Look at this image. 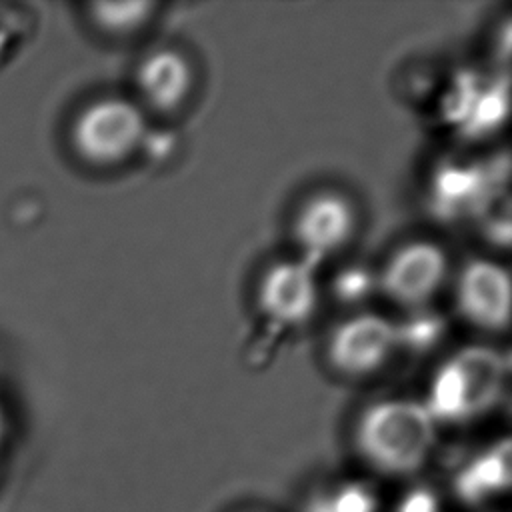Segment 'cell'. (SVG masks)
<instances>
[{"label": "cell", "mask_w": 512, "mask_h": 512, "mask_svg": "<svg viewBox=\"0 0 512 512\" xmlns=\"http://www.w3.org/2000/svg\"><path fill=\"white\" fill-rule=\"evenodd\" d=\"M460 314L478 328L500 332L510 318V280L506 268L490 260L468 262L454 286Z\"/></svg>", "instance_id": "obj_8"}, {"label": "cell", "mask_w": 512, "mask_h": 512, "mask_svg": "<svg viewBox=\"0 0 512 512\" xmlns=\"http://www.w3.org/2000/svg\"><path fill=\"white\" fill-rule=\"evenodd\" d=\"M302 512H378V496L364 482H342L310 496Z\"/></svg>", "instance_id": "obj_11"}, {"label": "cell", "mask_w": 512, "mask_h": 512, "mask_svg": "<svg viewBox=\"0 0 512 512\" xmlns=\"http://www.w3.org/2000/svg\"><path fill=\"white\" fill-rule=\"evenodd\" d=\"M396 512H442L438 496L428 488L410 490L398 504Z\"/></svg>", "instance_id": "obj_13"}, {"label": "cell", "mask_w": 512, "mask_h": 512, "mask_svg": "<svg viewBox=\"0 0 512 512\" xmlns=\"http://www.w3.org/2000/svg\"><path fill=\"white\" fill-rule=\"evenodd\" d=\"M400 344V330L380 314H356L328 338V360L344 376L364 378L382 370Z\"/></svg>", "instance_id": "obj_4"}, {"label": "cell", "mask_w": 512, "mask_h": 512, "mask_svg": "<svg viewBox=\"0 0 512 512\" xmlns=\"http://www.w3.org/2000/svg\"><path fill=\"white\" fill-rule=\"evenodd\" d=\"M356 228L352 204L334 192L314 194L298 210L292 236L298 258L316 268L320 262L336 256L350 240Z\"/></svg>", "instance_id": "obj_7"}, {"label": "cell", "mask_w": 512, "mask_h": 512, "mask_svg": "<svg viewBox=\"0 0 512 512\" xmlns=\"http://www.w3.org/2000/svg\"><path fill=\"white\" fill-rule=\"evenodd\" d=\"M256 302L260 314L278 330L304 326L318 304L316 268L300 258L270 266L258 284Z\"/></svg>", "instance_id": "obj_6"}, {"label": "cell", "mask_w": 512, "mask_h": 512, "mask_svg": "<svg viewBox=\"0 0 512 512\" xmlns=\"http://www.w3.org/2000/svg\"><path fill=\"white\" fill-rule=\"evenodd\" d=\"M156 10L148 0L126 2H94L90 4V16L94 24L110 34H132L146 26Z\"/></svg>", "instance_id": "obj_12"}, {"label": "cell", "mask_w": 512, "mask_h": 512, "mask_svg": "<svg viewBox=\"0 0 512 512\" xmlns=\"http://www.w3.org/2000/svg\"><path fill=\"white\" fill-rule=\"evenodd\" d=\"M448 280L446 252L428 240H414L398 248L382 268L380 286L398 306L428 304Z\"/></svg>", "instance_id": "obj_5"}, {"label": "cell", "mask_w": 512, "mask_h": 512, "mask_svg": "<svg viewBox=\"0 0 512 512\" xmlns=\"http://www.w3.org/2000/svg\"><path fill=\"white\" fill-rule=\"evenodd\" d=\"M512 480V448L504 438L464 462L452 478V490L462 504L480 506L504 494Z\"/></svg>", "instance_id": "obj_10"}, {"label": "cell", "mask_w": 512, "mask_h": 512, "mask_svg": "<svg viewBox=\"0 0 512 512\" xmlns=\"http://www.w3.org/2000/svg\"><path fill=\"white\" fill-rule=\"evenodd\" d=\"M354 440L374 470L408 476L428 462L436 442V422L424 402L382 400L360 414Z\"/></svg>", "instance_id": "obj_1"}, {"label": "cell", "mask_w": 512, "mask_h": 512, "mask_svg": "<svg viewBox=\"0 0 512 512\" xmlns=\"http://www.w3.org/2000/svg\"><path fill=\"white\" fill-rule=\"evenodd\" d=\"M146 118L138 102L100 98L76 116L70 138L74 150L90 164L110 166L130 158L144 140Z\"/></svg>", "instance_id": "obj_3"}, {"label": "cell", "mask_w": 512, "mask_h": 512, "mask_svg": "<svg viewBox=\"0 0 512 512\" xmlns=\"http://www.w3.org/2000/svg\"><path fill=\"white\" fill-rule=\"evenodd\" d=\"M506 384L504 358L482 346L450 356L432 376L424 406L434 422H468L496 406Z\"/></svg>", "instance_id": "obj_2"}, {"label": "cell", "mask_w": 512, "mask_h": 512, "mask_svg": "<svg viewBox=\"0 0 512 512\" xmlns=\"http://www.w3.org/2000/svg\"><path fill=\"white\" fill-rule=\"evenodd\" d=\"M140 100L156 112H174L190 96L194 76L188 58L172 48L148 54L136 68Z\"/></svg>", "instance_id": "obj_9"}]
</instances>
